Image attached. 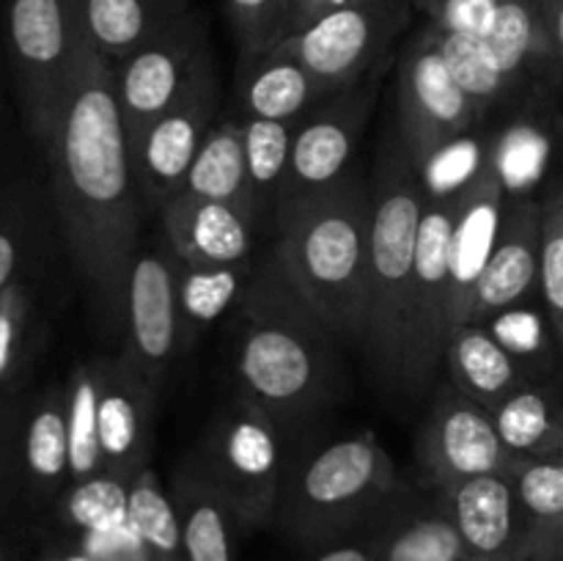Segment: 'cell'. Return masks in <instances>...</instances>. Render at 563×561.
Listing matches in <instances>:
<instances>
[{
	"mask_svg": "<svg viewBox=\"0 0 563 561\" xmlns=\"http://www.w3.org/2000/svg\"><path fill=\"white\" fill-rule=\"evenodd\" d=\"M416 460L423 482L443 493L467 479L509 473L517 457L500 440L493 413L449 383L434 394L423 418Z\"/></svg>",
	"mask_w": 563,
	"mask_h": 561,
	"instance_id": "obj_13",
	"label": "cell"
},
{
	"mask_svg": "<svg viewBox=\"0 0 563 561\" xmlns=\"http://www.w3.org/2000/svg\"><path fill=\"white\" fill-rule=\"evenodd\" d=\"M429 22V20H427ZM432 25V22H429ZM434 28V38H438V47L443 53L445 64L454 72L456 82L467 91V97L478 105L482 113H487L489 108L504 102L506 97L515 94V88L509 86V80L504 77V72L495 66L493 55H489L487 44L482 36H465V33H449Z\"/></svg>",
	"mask_w": 563,
	"mask_h": 561,
	"instance_id": "obj_38",
	"label": "cell"
},
{
	"mask_svg": "<svg viewBox=\"0 0 563 561\" xmlns=\"http://www.w3.org/2000/svg\"><path fill=\"white\" fill-rule=\"evenodd\" d=\"M396 116L399 146L416 165L445 143L476 130L484 116L456 82L429 22L401 47L396 66Z\"/></svg>",
	"mask_w": 563,
	"mask_h": 561,
	"instance_id": "obj_9",
	"label": "cell"
},
{
	"mask_svg": "<svg viewBox=\"0 0 563 561\" xmlns=\"http://www.w3.org/2000/svg\"><path fill=\"white\" fill-rule=\"evenodd\" d=\"M66 418H69L71 482L104 473L97 421V374L93 361L80 363L66 377Z\"/></svg>",
	"mask_w": 563,
	"mask_h": 561,
	"instance_id": "obj_37",
	"label": "cell"
},
{
	"mask_svg": "<svg viewBox=\"0 0 563 561\" xmlns=\"http://www.w3.org/2000/svg\"><path fill=\"white\" fill-rule=\"evenodd\" d=\"M190 9L192 0H75L82 38L108 64H119Z\"/></svg>",
	"mask_w": 563,
	"mask_h": 561,
	"instance_id": "obj_24",
	"label": "cell"
},
{
	"mask_svg": "<svg viewBox=\"0 0 563 561\" xmlns=\"http://www.w3.org/2000/svg\"><path fill=\"white\" fill-rule=\"evenodd\" d=\"M181 193L229 204L247 212L258 223L251 174H247L242 119H223L209 130Z\"/></svg>",
	"mask_w": 563,
	"mask_h": 561,
	"instance_id": "obj_29",
	"label": "cell"
},
{
	"mask_svg": "<svg viewBox=\"0 0 563 561\" xmlns=\"http://www.w3.org/2000/svg\"><path fill=\"white\" fill-rule=\"evenodd\" d=\"M379 561H473L465 548L454 517L445 509L443 498L434 504H401L390 512L385 522L383 556Z\"/></svg>",
	"mask_w": 563,
	"mask_h": 561,
	"instance_id": "obj_30",
	"label": "cell"
},
{
	"mask_svg": "<svg viewBox=\"0 0 563 561\" xmlns=\"http://www.w3.org/2000/svg\"><path fill=\"white\" fill-rule=\"evenodd\" d=\"M132 479L119 473H97L86 482H71L53 509L64 528L86 534H108L126 526Z\"/></svg>",
	"mask_w": 563,
	"mask_h": 561,
	"instance_id": "obj_36",
	"label": "cell"
},
{
	"mask_svg": "<svg viewBox=\"0 0 563 561\" xmlns=\"http://www.w3.org/2000/svg\"><path fill=\"white\" fill-rule=\"evenodd\" d=\"M440 498L473 561H531V531L506 473L467 479Z\"/></svg>",
	"mask_w": 563,
	"mask_h": 561,
	"instance_id": "obj_18",
	"label": "cell"
},
{
	"mask_svg": "<svg viewBox=\"0 0 563 561\" xmlns=\"http://www.w3.org/2000/svg\"><path fill=\"white\" fill-rule=\"evenodd\" d=\"M388 517L374 522V526L363 528V531L339 539V542H330L324 544V548L311 550V559L308 561H379V556H383L385 522H388Z\"/></svg>",
	"mask_w": 563,
	"mask_h": 561,
	"instance_id": "obj_44",
	"label": "cell"
},
{
	"mask_svg": "<svg viewBox=\"0 0 563 561\" xmlns=\"http://www.w3.org/2000/svg\"><path fill=\"white\" fill-rule=\"evenodd\" d=\"M377 77L372 75L344 91L330 94L295 121L289 176L275 218L297 204L324 196L350 176V163L377 102Z\"/></svg>",
	"mask_w": 563,
	"mask_h": 561,
	"instance_id": "obj_11",
	"label": "cell"
},
{
	"mask_svg": "<svg viewBox=\"0 0 563 561\" xmlns=\"http://www.w3.org/2000/svg\"><path fill=\"white\" fill-rule=\"evenodd\" d=\"M278 424L240 394L220 407L196 446L198 471L229 504L242 531L273 526L286 460Z\"/></svg>",
	"mask_w": 563,
	"mask_h": 561,
	"instance_id": "obj_6",
	"label": "cell"
},
{
	"mask_svg": "<svg viewBox=\"0 0 563 561\" xmlns=\"http://www.w3.org/2000/svg\"><path fill=\"white\" fill-rule=\"evenodd\" d=\"M533 561H563V528L555 531L553 537L542 539V542L533 544L531 550Z\"/></svg>",
	"mask_w": 563,
	"mask_h": 561,
	"instance_id": "obj_47",
	"label": "cell"
},
{
	"mask_svg": "<svg viewBox=\"0 0 563 561\" xmlns=\"http://www.w3.org/2000/svg\"><path fill=\"white\" fill-rule=\"evenodd\" d=\"M548 36L555 69H563V0H533Z\"/></svg>",
	"mask_w": 563,
	"mask_h": 561,
	"instance_id": "obj_46",
	"label": "cell"
},
{
	"mask_svg": "<svg viewBox=\"0 0 563 561\" xmlns=\"http://www.w3.org/2000/svg\"><path fill=\"white\" fill-rule=\"evenodd\" d=\"M220 82L214 61H209L190 86V91L154 119L130 143L135 185L146 215H157L185 190L187 174L218 124Z\"/></svg>",
	"mask_w": 563,
	"mask_h": 561,
	"instance_id": "obj_12",
	"label": "cell"
},
{
	"mask_svg": "<svg viewBox=\"0 0 563 561\" xmlns=\"http://www.w3.org/2000/svg\"><path fill=\"white\" fill-rule=\"evenodd\" d=\"M341 3H344V0H286L284 42L286 38L297 36V33L308 31L311 25H317L324 14L339 9Z\"/></svg>",
	"mask_w": 563,
	"mask_h": 561,
	"instance_id": "obj_45",
	"label": "cell"
},
{
	"mask_svg": "<svg viewBox=\"0 0 563 561\" xmlns=\"http://www.w3.org/2000/svg\"><path fill=\"white\" fill-rule=\"evenodd\" d=\"M443 363L449 369V383L487 410L537 377V372L495 339L487 324L476 322L451 330Z\"/></svg>",
	"mask_w": 563,
	"mask_h": 561,
	"instance_id": "obj_23",
	"label": "cell"
},
{
	"mask_svg": "<svg viewBox=\"0 0 563 561\" xmlns=\"http://www.w3.org/2000/svg\"><path fill=\"white\" fill-rule=\"evenodd\" d=\"M539 267H542V201L531 196H509L498 242L473 289L462 324H484L500 311L526 306L533 295H539Z\"/></svg>",
	"mask_w": 563,
	"mask_h": 561,
	"instance_id": "obj_17",
	"label": "cell"
},
{
	"mask_svg": "<svg viewBox=\"0 0 563 561\" xmlns=\"http://www.w3.org/2000/svg\"><path fill=\"white\" fill-rule=\"evenodd\" d=\"M49 201L77 280L110 333L124 330L130 267L141 251L143 209L113 64L82 38L80 58L47 143Z\"/></svg>",
	"mask_w": 563,
	"mask_h": 561,
	"instance_id": "obj_1",
	"label": "cell"
},
{
	"mask_svg": "<svg viewBox=\"0 0 563 561\" xmlns=\"http://www.w3.org/2000/svg\"><path fill=\"white\" fill-rule=\"evenodd\" d=\"M25 394L0 402V517L20 506V479H16V440Z\"/></svg>",
	"mask_w": 563,
	"mask_h": 561,
	"instance_id": "obj_42",
	"label": "cell"
},
{
	"mask_svg": "<svg viewBox=\"0 0 563 561\" xmlns=\"http://www.w3.org/2000/svg\"><path fill=\"white\" fill-rule=\"evenodd\" d=\"M500 6H504V0H438L432 16H427V20L438 25L440 31L484 36Z\"/></svg>",
	"mask_w": 563,
	"mask_h": 561,
	"instance_id": "obj_43",
	"label": "cell"
},
{
	"mask_svg": "<svg viewBox=\"0 0 563 561\" xmlns=\"http://www.w3.org/2000/svg\"><path fill=\"white\" fill-rule=\"evenodd\" d=\"M561 457H563V454H561Z\"/></svg>",
	"mask_w": 563,
	"mask_h": 561,
	"instance_id": "obj_50",
	"label": "cell"
},
{
	"mask_svg": "<svg viewBox=\"0 0 563 561\" xmlns=\"http://www.w3.org/2000/svg\"><path fill=\"white\" fill-rule=\"evenodd\" d=\"M0 561H5V553H3V548H0Z\"/></svg>",
	"mask_w": 563,
	"mask_h": 561,
	"instance_id": "obj_49",
	"label": "cell"
},
{
	"mask_svg": "<svg viewBox=\"0 0 563 561\" xmlns=\"http://www.w3.org/2000/svg\"><path fill=\"white\" fill-rule=\"evenodd\" d=\"M427 187L421 168L396 141L379 165L372 187V273H368V322L363 346L388 388L407 394L410 374L412 289L416 251Z\"/></svg>",
	"mask_w": 563,
	"mask_h": 561,
	"instance_id": "obj_5",
	"label": "cell"
},
{
	"mask_svg": "<svg viewBox=\"0 0 563 561\" xmlns=\"http://www.w3.org/2000/svg\"><path fill=\"white\" fill-rule=\"evenodd\" d=\"M539 297L553 328V339L563 352V182L542 198V267Z\"/></svg>",
	"mask_w": 563,
	"mask_h": 561,
	"instance_id": "obj_39",
	"label": "cell"
},
{
	"mask_svg": "<svg viewBox=\"0 0 563 561\" xmlns=\"http://www.w3.org/2000/svg\"><path fill=\"white\" fill-rule=\"evenodd\" d=\"M44 333L36 273H27L0 295V402L25 394L27 374L44 350Z\"/></svg>",
	"mask_w": 563,
	"mask_h": 561,
	"instance_id": "obj_28",
	"label": "cell"
},
{
	"mask_svg": "<svg viewBox=\"0 0 563 561\" xmlns=\"http://www.w3.org/2000/svg\"><path fill=\"white\" fill-rule=\"evenodd\" d=\"M126 528L135 542L137 561H185L179 512L170 490L163 487V479L152 465L132 479Z\"/></svg>",
	"mask_w": 563,
	"mask_h": 561,
	"instance_id": "obj_33",
	"label": "cell"
},
{
	"mask_svg": "<svg viewBox=\"0 0 563 561\" xmlns=\"http://www.w3.org/2000/svg\"><path fill=\"white\" fill-rule=\"evenodd\" d=\"M163 245L190 267L251 264L256 220L242 209L181 193L159 212Z\"/></svg>",
	"mask_w": 563,
	"mask_h": 561,
	"instance_id": "obj_20",
	"label": "cell"
},
{
	"mask_svg": "<svg viewBox=\"0 0 563 561\" xmlns=\"http://www.w3.org/2000/svg\"><path fill=\"white\" fill-rule=\"evenodd\" d=\"M495 429L515 457L563 454V394L533 377L493 410Z\"/></svg>",
	"mask_w": 563,
	"mask_h": 561,
	"instance_id": "obj_26",
	"label": "cell"
},
{
	"mask_svg": "<svg viewBox=\"0 0 563 561\" xmlns=\"http://www.w3.org/2000/svg\"><path fill=\"white\" fill-rule=\"evenodd\" d=\"M240 58H253L284 42L286 0H223Z\"/></svg>",
	"mask_w": 563,
	"mask_h": 561,
	"instance_id": "obj_40",
	"label": "cell"
},
{
	"mask_svg": "<svg viewBox=\"0 0 563 561\" xmlns=\"http://www.w3.org/2000/svg\"><path fill=\"white\" fill-rule=\"evenodd\" d=\"M460 193L427 198L418 229L416 289H412L410 374L407 394L432 385L451 336V240H454Z\"/></svg>",
	"mask_w": 563,
	"mask_h": 561,
	"instance_id": "obj_14",
	"label": "cell"
},
{
	"mask_svg": "<svg viewBox=\"0 0 563 561\" xmlns=\"http://www.w3.org/2000/svg\"><path fill=\"white\" fill-rule=\"evenodd\" d=\"M482 38L495 66L504 72L515 91H520L531 77H537L548 66H555L533 0H504Z\"/></svg>",
	"mask_w": 563,
	"mask_h": 561,
	"instance_id": "obj_32",
	"label": "cell"
},
{
	"mask_svg": "<svg viewBox=\"0 0 563 561\" xmlns=\"http://www.w3.org/2000/svg\"><path fill=\"white\" fill-rule=\"evenodd\" d=\"M434 6H438V0H416V9L421 11L423 16H432Z\"/></svg>",
	"mask_w": 563,
	"mask_h": 561,
	"instance_id": "obj_48",
	"label": "cell"
},
{
	"mask_svg": "<svg viewBox=\"0 0 563 561\" xmlns=\"http://www.w3.org/2000/svg\"><path fill=\"white\" fill-rule=\"evenodd\" d=\"M401 479L374 432L324 440L291 457L273 526L317 550L385 520L401 504Z\"/></svg>",
	"mask_w": 563,
	"mask_h": 561,
	"instance_id": "obj_4",
	"label": "cell"
},
{
	"mask_svg": "<svg viewBox=\"0 0 563 561\" xmlns=\"http://www.w3.org/2000/svg\"><path fill=\"white\" fill-rule=\"evenodd\" d=\"M242 119V135H245V157L247 174H251L253 201H256V215L278 209L280 190L286 185L291 163V138H295V124L289 121H267V119Z\"/></svg>",
	"mask_w": 563,
	"mask_h": 561,
	"instance_id": "obj_34",
	"label": "cell"
},
{
	"mask_svg": "<svg viewBox=\"0 0 563 561\" xmlns=\"http://www.w3.org/2000/svg\"><path fill=\"white\" fill-rule=\"evenodd\" d=\"M170 258H174L176 270L181 346L187 352L220 317L240 306L253 278V262L234 264V267H190V264L179 262L174 253Z\"/></svg>",
	"mask_w": 563,
	"mask_h": 561,
	"instance_id": "obj_31",
	"label": "cell"
},
{
	"mask_svg": "<svg viewBox=\"0 0 563 561\" xmlns=\"http://www.w3.org/2000/svg\"><path fill=\"white\" fill-rule=\"evenodd\" d=\"M124 350L154 391L165 377L181 346V314L176 297V270L168 248H141L130 267L124 297Z\"/></svg>",
	"mask_w": 563,
	"mask_h": 561,
	"instance_id": "obj_15",
	"label": "cell"
},
{
	"mask_svg": "<svg viewBox=\"0 0 563 561\" xmlns=\"http://www.w3.org/2000/svg\"><path fill=\"white\" fill-rule=\"evenodd\" d=\"M22 119L44 146L82 50L75 0H0Z\"/></svg>",
	"mask_w": 563,
	"mask_h": 561,
	"instance_id": "obj_7",
	"label": "cell"
},
{
	"mask_svg": "<svg viewBox=\"0 0 563 561\" xmlns=\"http://www.w3.org/2000/svg\"><path fill=\"white\" fill-rule=\"evenodd\" d=\"M16 479L20 506L25 509L53 506L71 484L66 383L25 394L16 440Z\"/></svg>",
	"mask_w": 563,
	"mask_h": 561,
	"instance_id": "obj_19",
	"label": "cell"
},
{
	"mask_svg": "<svg viewBox=\"0 0 563 561\" xmlns=\"http://www.w3.org/2000/svg\"><path fill=\"white\" fill-rule=\"evenodd\" d=\"M273 258L302 302L341 341L366 339L372 273V190L346 176L278 218Z\"/></svg>",
	"mask_w": 563,
	"mask_h": 561,
	"instance_id": "obj_3",
	"label": "cell"
},
{
	"mask_svg": "<svg viewBox=\"0 0 563 561\" xmlns=\"http://www.w3.org/2000/svg\"><path fill=\"white\" fill-rule=\"evenodd\" d=\"M93 374H97V421L104 473L135 479V473L148 465L154 407L159 394L137 372L126 352L97 358Z\"/></svg>",
	"mask_w": 563,
	"mask_h": 561,
	"instance_id": "obj_16",
	"label": "cell"
},
{
	"mask_svg": "<svg viewBox=\"0 0 563 561\" xmlns=\"http://www.w3.org/2000/svg\"><path fill=\"white\" fill-rule=\"evenodd\" d=\"M416 0H344L317 25L286 38L328 94L379 75L396 38L410 28Z\"/></svg>",
	"mask_w": 563,
	"mask_h": 561,
	"instance_id": "obj_8",
	"label": "cell"
},
{
	"mask_svg": "<svg viewBox=\"0 0 563 561\" xmlns=\"http://www.w3.org/2000/svg\"><path fill=\"white\" fill-rule=\"evenodd\" d=\"M506 204H509V190L495 163H489L460 193L454 240H451V330L465 322L467 302L498 242Z\"/></svg>",
	"mask_w": 563,
	"mask_h": 561,
	"instance_id": "obj_21",
	"label": "cell"
},
{
	"mask_svg": "<svg viewBox=\"0 0 563 561\" xmlns=\"http://www.w3.org/2000/svg\"><path fill=\"white\" fill-rule=\"evenodd\" d=\"M487 324L493 330L495 339L511 352V355L520 358L531 372H539V358H544L548 352V330L553 333L550 324H544L537 314L526 306H515L509 311H500L498 317H493Z\"/></svg>",
	"mask_w": 563,
	"mask_h": 561,
	"instance_id": "obj_41",
	"label": "cell"
},
{
	"mask_svg": "<svg viewBox=\"0 0 563 561\" xmlns=\"http://www.w3.org/2000/svg\"><path fill=\"white\" fill-rule=\"evenodd\" d=\"M212 61L207 22L190 9L165 31L113 64L115 97L126 141H135L154 119L174 108L203 66Z\"/></svg>",
	"mask_w": 563,
	"mask_h": 561,
	"instance_id": "obj_10",
	"label": "cell"
},
{
	"mask_svg": "<svg viewBox=\"0 0 563 561\" xmlns=\"http://www.w3.org/2000/svg\"><path fill=\"white\" fill-rule=\"evenodd\" d=\"M47 198L31 179L0 190V295L27 273H36L49 237Z\"/></svg>",
	"mask_w": 563,
	"mask_h": 561,
	"instance_id": "obj_27",
	"label": "cell"
},
{
	"mask_svg": "<svg viewBox=\"0 0 563 561\" xmlns=\"http://www.w3.org/2000/svg\"><path fill=\"white\" fill-rule=\"evenodd\" d=\"M170 498L179 512L185 561H234L236 517L192 460L170 479Z\"/></svg>",
	"mask_w": 563,
	"mask_h": 561,
	"instance_id": "obj_25",
	"label": "cell"
},
{
	"mask_svg": "<svg viewBox=\"0 0 563 561\" xmlns=\"http://www.w3.org/2000/svg\"><path fill=\"white\" fill-rule=\"evenodd\" d=\"M335 341L267 253L231 314L236 394L262 407L286 438L306 432L341 394Z\"/></svg>",
	"mask_w": 563,
	"mask_h": 561,
	"instance_id": "obj_2",
	"label": "cell"
},
{
	"mask_svg": "<svg viewBox=\"0 0 563 561\" xmlns=\"http://www.w3.org/2000/svg\"><path fill=\"white\" fill-rule=\"evenodd\" d=\"M328 97L322 82L286 42L253 58H240L236 66V108L245 119L295 124Z\"/></svg>",
	"mask_w": 563,
	"mask_h": 561,
	"instance_id": "obj_22",
	"label": "cell"
},
{
	"mask_svg": "<svg viewBox=\"0 0 563 561\" xmlns=\"http://www.w3.org/2000/svg\"><path fill=\"white\" fill-rule=\"evenodd\" d=\"M506 476L526 515L533 550L563 528V457H517Z\"/></svg>",
	"mask_w": 563,
	"mask_h": 561,
	"instance_id": "obj_35",
	"label": "cell"
}]
</instances>
